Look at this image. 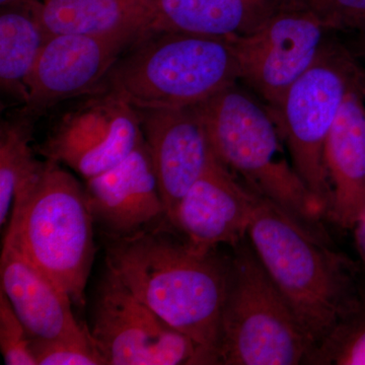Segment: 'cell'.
I'll list each match as a JSON object with an SVG mask.
<instances>
[{"instance_id":"6da1fadb","label":"cell","mask_w":365,"mask_h":365,"mask_svg":"<svg viewBox=\"0 0 365 365\" xmlns=\"http://www.w3.org/2000/svg\"><path fill=\"white\" fill-rule=\"evenodd\" d=\"M107 267L151 311L218 364L230 257L198 252L165 222L133 237L108 239Z\"/></svg>"},{"instance_id":"7a4b0ae2","label":"cell","mask_w":365,"mask_h":365,"mask_svg":"<svg viewBox=\"0 0 365 365\" xmlns=\"http://www.w3.org/2000/svg\"><path fill=\"white\" fill-rule=\"evenodd\" d=\"M248 240L274 284L318 344L356 302L361 265L331 249L328 237L304 227L260 195Z\"/></svg>"},{"instance_id":"3957f363","label":"cell","mask_w":365,"mask_h":365,"mask_svg":"<svg viewBox=\"0 0 365 365\" xmlns=\"http://www.w3.org/2000/svg\"><path fill=\"white\" fill-rule=\"evenodd\" d=\"M239 83L194 107L213 155L255 193L328 237L325 211L297 174L272 109Z\"/></svg>"},{"instance_id":"277c9868","label":"cell","mask_w":365,"mask_h":365,"mask_svg":"<svg viewBox=\"0 0 365 365\" xmlns=\"http://www.w3.org/2000/svg\"><path fill=\"white\" fill-rule=\"evenodd\" d=\"M93 223L86 187L60 163L46 158L16 194L4 244L49 276L74 306L83 307L95 259Z\"/></svg>"},{"instance_id":"5b68a950","label":"cell","mask_w":365,"mask_h":365,"mask_svg":"<svg viewBox=\"0 0 365 365\" xmlns=\"http://www.w3.org/2000/svg\"><path fill=\"white\" fill-rule=\"evenodd\" d=\"M240 83L234 37L155 32L118 59L102 88L136 110L196 107Z\"/></svg>"},{"instance_id":"8992f818","label":"cell","mask_w":365,"mask_h":365,"mask_svg":"<svg viewBox=\"0 0 365 365\" xmlns=\"http://www.w3.org/2000/svg\"><path fill=\"white\" fill-rule=\"evenodd\" d=\"M232 249L218 364H306L316 343L266 272L248 237Z\"/></svg>"},{"instance_id":"52a82bcc","label":"cell","mask_w":365,"mask_h":365,"mask_svg":"<svg viewBox=\"0 0 365 365\" xmlns=\"http://www.w3.org/2000/svg\"><path fill=\"white\" fill-rule=\"evenodd\" d=\"M360 68L354 55L329 39L313 66L272 110L297 174L326 216L332 203L326 141Z\"/></svg>"},{"instance_id":"ba28073f","label":"cell","mask_w":365,"mask_h":365,"mask_svg":"<svg viewBox=\"0 0 365 365\" xmlns=\"http://www.w3.org/2000/svg\"><path fill=\"white\" fill-rule=\"evenodd\" d=\"M88 330L107 365L205 364L195 341L151 311L109 267L96 290Z\"/></svg>"},{"instance_id":"9c48e42d","label":"cell","mask_w":365,"mask_h":365,"mask_svg":"<svg viewBox=\"0 0 365 365\" xmlns=\"http://www.w3.org/2000/svg\"><path fill=\"white\" fill-rule=\"evenodd\" d=\"M331 31L306 7L287 0L253 32L234 37L240 83L274 110L309 68Z\"/></svg>"},{"instance_id":"30bf717a","label":"cell","mask_w":365,"mask_h":365,"mask_svg":"<svg viewBox=\"0 0 365 365\" xmlns=\"http://www.w3.org/2000/svg\"><path fill=\"white\" fill-rule=\"evenodd\" d=\"M83 98L61 115L36 151L88 181L116 167L144 136L138 111L116 93L102 88Z\"/></svg>"},{"instance_id":"8fae6325","label":"cell","mask_w":365,"mask_h":365,"mask_svg":"<svg viewBox=\"0 0 365 365\" xmlns=\"http://www.w3.org/2000/svg\"><path fill=\"white\" fill-rule=\"evenodd\" d=\"M138 40L130 36H50L29 79L21 113L36 120L64 101L102 90L118 59Z\"/></svg>"},{"instance_id":"7c38bea8","label":"cell","mask_w":365,"mask_h":365,"mask_svg":"<svg viewBox=\"0 0 365 365\" xmlns=\"http://www.w3.org/2000/svg\"><path fill=\"white\" fill-rule=\"evenodd\" d=\"M259 195L249 189L215 155L178 206L173 227L191 248H232L248 237Z\"/></svg>"},{"instance_id":"4fadbf2b","label":"cell","mask_w":365,"mask_h":365,"mask_svg":"<svg viewBox=\"0 0 365 365\" xmlns=\"http://www.w3.org/2000/svg\"><path fill=\"white\" fill-rule=\"evenodd\" d=\"M93 222L107 239L133 237L168 222L145 140L116 167L86 181Z\"/></svg>"},{"instance_id":"5bb4252c","label":"cell","mask_w":365,"mask_h":365,"mask_svg":"<svg viewBox=\"0 0 365 365\" xmlns=\"http://www.w3.org/2000/svg\"><path fill=\"white\" fill-rule=\"evenodd\" d=\"M137 111L170 225L182 199L207 167L212 150L194 107Z\"/></svg>"},{"instance_id":"9a60e30c","label":"cell","mask_w":365,"mask_h":365,"mask_svg":"<svg viewBox=\"0 0 365 365\" xmlns=\"http://www.w3.org/2000/svg\"><path fill=\"white\" fill-rule=\"evenodd\" d=\"M1 289L32 338L83 339L88 326L79 324L72 300L61 287L11 245L0 259Z\"/></svg>"},{"instance_id":"2e32d148","label":"cell","mask_w":365,"mask_h":365,"mask_svg":"<svg viewBox=\"0 0 365 365\" xmlns=\"http://www.w3.org/2000/svg\"><path fill=\"white\" fill-rule=\"evenodd\" d=\"M359 78L346 95L324 153L332 189L327 217L345 230H352L365 208V98Z\"/></svg>"},{"instance_id":"e0dca14e","label":"cell","mask_w":365,"mask_h":365,"mask_svg":"<svg viewBox=\"0 0 365 365\" xmlns=\"http://www.w3.org/2000/svg\"><path fill=\"white\" fill-rule=\"evenodd\" d=\"M34 9L48 37L76 34L141 39L157 32L148 0H37Z\"/></svg>"},{"instance_id":"ac0fdd59","label":"cell","mask_w":365,"mask_h":365,"mask_svg":"<svg viewBox=\"0 0 365 365\" xmlns=\"http://www.w3.org/2000/svg\"><path fill=\"white\" fill-rule=\"evenodd\" d=\"M157 32L239 37L253 32L287 0H148Z\"/></svg>"},{"instance_id":"d6986e66","label":"cell","mask_w":365,"mask_h":365,"mask_svg":"<svg viewBox=\"0 0 365 365\" xmlns=\"http://www.w3.org/2000/svg\"><path fill=\"white\" fill-rule=\"evenodd\" d=\"M33 4L1 7L0 11V86L6 97L25 106L28 83L46 35Z\"/></svg>"},{"instance_id":"ffe728a7","label":"cell","mask_w":365,"mask_h":365,"mask_svg":"<svg viewBox=\"0 0 365 365\" xmlns=\"http://www.w3.org/2000/svg\"><path fill=\"white\" fill-rule=\"evenodd\" d=\"M35 119L21 116L0 126V225H9L16 194L39 173L44 160L35 158L31 143Z\"/></svg>"},{"instance_id":"44dd1931","label":"cell","mask_w":365,"mask_h":365,"mask_svg":"<svg viewBox=\"0 0 365 365\" xmlns=\"http://www.w3.org/2000/svg\"><path fill=\"white\" fill-rule=\"evenodd\" d=\"M306 364L365 365V283L356 302L307 356Z\"/></svg>"},{"instance_id":"7402d4cb","label":"cell","mask_w":365,"mask_h":365,"mask_svg":"<svg viewBox=\"0 0 365 365\" xmlns=\"http://www.w3.org/2000/svg\"><path fill=\"white\" fill-rule=\"evenodd\" d=\"M31 347L37 365H107L91 335L83 339L32 338Z\"/></svg>"},{"instance_id":"603a6c76","label":"cell","mask_w":365,"mask_h":365,"mask_svg":"<svg viewBox=\"0 0 365 365\" xmlns=\"http://www.w3.org/2000/svg\"><path fill=\"white\" fill-rule=\"evenodd\" d=\"M30 334L0 292V350L7 365H37L31 347Z\"/></svg>"},{"instance_id":"cb8c5ba5","label":"cell","mask_w":365,"mask_h":365,"mask_svg":"<svg viewBox=\"0 0 365 365\" xmlns=\"http://www.w3.org/2000/svg\"><path fill=\"white\" fill-rule=\"evenodd\" d=\"M306 7L331 31L359 32L365 28V0H292Z\"/></svg>"},{"instance_id":"d4e9b609","label":"cell","mask_w":365,"mask_h":365,"mask_svg":"<svg viewBox=\"0 0 365 365\" xmlns=\"http://www.w3.org/2000/svg\"><path fill=\"white\" fill-rule=\"evenodd\" d=\"M354 234L355 245L361 259L362 275L365 283V208L361 215L357 218L356 222L352 227Z\"/></svg>"},{"instance_id":"484cf974","label":"cell","mask_w":365,"mask_h":365,"mask_svg":"<svg viewBox=\"0 0 365 365\" xmlns=\"http://www.w3.org/2000/svg\"><path fill=\"white\" fill-rule=\"evenodd\" d=\"M356 40H355V48L359 56L365 59V28L356 32Z\"/></svg>"},{"instance_id":"4316f807","label":"cell","mask_w":365,"mask_h":365,"mask_svg":"<svg viewBox=\"0 0 365 365\" xmlns=\"http://www.w3.org/2000/svg\"><path fill=\"white\" fill-rule=\"evenodd\" d=\"M37 0H0V6L9 7L16 6H30Z\"/></svg>"},{"instance_id":"83f0119b","label":"cell","mask_w":365,"mask_h":365,"mask_svg":"<svg viewBox=\"0 0 365 365\" xmlns=\"http://www.w3.org/2000/svg\"><path fill=\"white\" fill-rule=\"evenodd\" d=\"M359 85L362 95H364L365 98V71L362 68L360 69L359 72Z\"/></svg>"}]
</instances>
